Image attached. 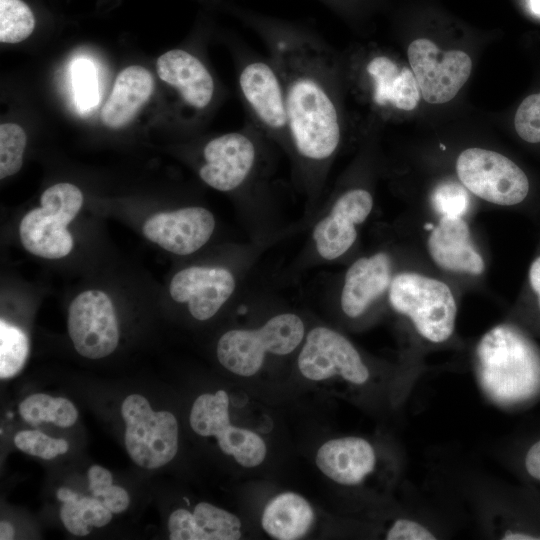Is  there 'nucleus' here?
I'll list each match as a JSON object with an SVG mask.
<instances>
[{"label":"nucleus","mask_w":540,"mask_h":540,"mask_svg":"<svg viewBox=\"0 0 540 540\" xmlns=\"http://www.w3.org/2000/svg\"><path fill=\"white\" fill-rule=\"evenodd\" d=\"M75 217L43 206L32 209L19 225L22 245L30 253L46 259L67 256L73 248V238L66 227Z\"/></svg>","instance_id":"nucleus-19"},{"label":"nucleus","mask_w":540,"mask_h":540,"mask_svg":"<svg viewBox=\"0 0 540 540\" xmlns=\"http://www.w3.org/2000/svg\"><path fill=\"white\" fill-rule=\"evenodd\" d=\"M27 143L26 133L15 123H4L0 126V178L16 174L23 162V154Z\"/></svg>","instance_id":"nucleus-29"},{"label":"nucleus","mask_w":540,"mask_h":540,"mask_svg":"<svg viewBox=\"0 0 540 540\" xmlns=\"http://www.w3.org/2000/svg\"><path fill=\"white\" fill-rule=\"evenodd\" d=\"M19 414L32 426L50 422L67 428L75 424L78 418V411L70 400L43 393L32 394L23 400L19 405Z\"/></svg>","instance_id":"nucleus-25"},{"label":"nucleus","mask_w":540,"mask_h":540,"mask_svg":"<svg viewBox=\"0 0 540 540\" xmlns=\"http://www.w3.org/2000/svg\"><path fill=\"white\" fill-rule=\"evenodd\" d=\"M460 182L475 196L500 206L521 204L530 184L525 172L508 157L483 148H468L456 161Z\"/></svg>","instance_id":"nucleus-6"},{"label":"nucleus","mask_w":540,"mask_h":540,"mask_svg":"<svg viewBox=\"0 0 540 540\" xmlns=\"http://www.w3.org/2000/svg\"><path fill=\"white\" fill-rule=\"evenodd\" d=\"M529 293L533 296L536 306L540 310V254L530 264L527 275Z\"/></svg>","instance_id":"nucleus-37"},{"label":"nucleus","mask_w":540,"mask_h":540,"mask_svg":"<svg viewBox=\"0 0 540 540\" xmlns=\"http://www.w3.org/2000/svg\"><path fill=\"white\" fill-rule=\"evenodd\" d=\"M530 7L535 14L540 15V0H530Z\"/></svg>","instance_id":"nucleus-42"},{"label":"nucleus","mask_w":540,"mask_h":540,"mask_svg":"<svg viewBox=\"0 0 540 540\" xmlns=\"http://www.w3.org/2000/svg\"><path fill=\"white\" fill-rule=\"evenodd\" d=\"M154 90L151 73L142 66L123 69L101 110L103 124L112 129L126 126L149 100Z\"/></svg>","instance_id":"nucleus-23"},{"label":"nucleus","mask_w":540,"mask_h":540,"mask_svg":"<svg viewBox=\"0 0 540 540\" xmlns=\"http://www.w3.org/2000/svg\"><path fill=\"white\" fill-rule=\"evenodd\" d=\"M215 227L213 214L203 207H186L151 216L142 227L144 236L165 250L191 254L211 237Z\"/></svg>","instance_id":"nucleus-13"},{"label":"nucleus","mask_w":540,"mask_h":540,"mask_svg":"<svg viewBox=\"0 0 540 540\" xmlns=\"http://www.w3.org/2000/svg\"><path fill=\"white\" fill-rule=\"evenodd\" d=\"M304 336L300 317L286 313L268 320L254 330H230L217 344V358L229 371L252 376L262 367L266 352L286 355L294 351Z\"/></svg>","instance_id":"nucleus-4"},{"label":"nucleus","mask_w":540,"mask_h":540,"mask_svg":"<svg viewBox=\"0 0 540 540\" xmlns=\"http://www.w3.org/2000/svg\"><path fill=\"white\" fill-rule=\"evenodd\" d=\"M15 446L30 455L53 459L68 451L69 445L62 438H53L37 430H22L14 437Z\"/></svg>","instance_id":"nucleus-31"},{"label":"nucleus","mask_w":540,"mask_h":540,"mask_svg":"<svg viewBox=\"0 0 540 540\" xmlns=\"http://www.w3.org/2000/svg\"><path fill=\"white\" fill-rule=\"evenodd\" d=\"M89 488L93 497L112 485L113 478L109 470L99 465H92L88 470Z\"/></svg>","instance_id":"nucleus-36"},{"label":"nucleus","mask_w":540,"mask_h":540,"mask_svg":"<svg viewBox=\"0 0 540 540\" xmlns=\"http://www.w3.org/2000/svg\"><path fill=\"white\" fill-rule=\"evenodd\" d=\"M502 539L504 540H536V539H540V537H536L528 533L514 532L511 530H508L504 532V534L502 535Z\"/></svg>","instance_id":"nucleus-39"},{"label":"nucleus","mask_w":540,"mask_h":540,"mask_svg":"<svg viewBox=\"0 0 540 540\" xmlns=\"http://www.w3.org/2000/svg\"><path fill=\"white\" fill-rule=\"evenodd\" d=\"M302 375L313 381L339 375L354 384L369 379V370L359 353L343 335L326 327L312 329L298 357Z\"/></svg>","instance_id":"nucleus-11"},{"label":"nucleus","mask_w":540,"mask_h":540,"mask_svg":"<svg viewBox=\"0 0 540 540\" xmlns=\"http://www.w3.org/2000/svg\"><path fill=\"white\" fill-rule=\"evenodd\" d=\"M238 86L251 122L260 132L291 142L284 88L272 60L245 55Z\"/></svg>","instance_id":"nucleus-7"},{"label":"nucleus","mask_w":540,"mask_h":540,"mask_svg":"<svg viewBox=\"0 0 540 540\" xmlns=\"http://www.w3.org/2000/svg\"><path fill=\"white\" fill-rule=\"evenodd\" d=\"M373 198L362 188L344 192L334 203L330 213L314 228L313 238L318 253L327 260L344 254L355 242L356 225L370 214Z\"/></svg>","instance_id":"nucleus-15"},{"label":"nucleus","mask_w":540,"mask_h":540,"mask_svg":"<svg viewBox=\"0 0 540 540\" xmlns=\"http://www.w3.org/2000/svg\"><path fill=\"white\" fill-rule=\"evenodd\" d=\"M279 72L291 143L310 163L333 156L342 136L338 73L333 53L317 38L285 28L261 34Z\"/></svg>","instance_id":"nucleus-1"},{"label":"nucleus","mask_w":540,"mask_h":540,"mask_svg":"<svg viewBox=\"0 0 540 540\" xmlns=\"http://www.w3.org/2000/svg\"><path fill=\"white\" fill-rule=\"evenodd\" d=\"M235 289L230 271L221 267L192 266L177 272L171 280V297L187 302L191 315L197 320L213 317Z\"/></svg>","instance_id":"nucleus-14"},{"label":"nucleus","mask_w":540,"mask_h":540,"mask_svg":"<svg viewBox=\"0 0 540 540\" xmlns=\"http://www.w3.org/2000/svg\"><path fill=\"white\" fill-rule=\"evenodd\" d=\"M95 498L99 499L112 513L125 511L130 503V497L127 491L113 484L102 490Z\"/></svg>","instance_id":"nucleus-35"},{"label":"nucleus","mask_w":540,"mask_h":540,"mask_svg":"<svg viewBox=\"0 0 540 540\" xmlns=\"http://www.w3.org/2000/svg\"><path fill=\"white\" fill-rule=\"evenodd\" d=\"M437 537L421 523L410 519H398L386 533L389 540H433Z\"/></svg>","instance_id":"nucleus-34"},{"label":"nucleus","mask_w":540,"mask_h":540,"mask_svg":"<svg viewBox=\"0 0 540 540\" xmlns=\"http://www.w3.org/2000/svg\"><path fill=\"white\" fill-rule=\"evenodd\" d=\"M514 126L524 141L540 143V92L529 95L521 102L515 114Z\"/></svg>","instance_id":"nucleus-33"},{"label":"nucleus","mask_w":540,"mask_h":540,"mask_svg":"<svg viewBox=\"0 0 540 540\" xmlns=\"http://www.w3.org/2000/svg\"><path fill=\"white\" fill-rule=\"evenodd\" d=\"M428 250L433 261L445 270L470 275L484 271V260L472 243L463 217H441L429 235Z\"/></svg>","instance_id":"nucleus-18"},{"label":"nucleus","mask_w":540,"mask_h":540,"mask_svg":"<svg viewBox=\"0 0 540 540\" xmlns=\"http://www.w3.org/2000/svg\"><path fill=\"white\" fill-rule=\"evenodd\" d=\"M247 123L243 131L225 133L208 141L203 149L204 164L200 178L219 191L241 186L251 174L257 158L254 138L256 126Z\"/></svg>","instance_id":"nucleus-12"},{"label":"nucleus","mask_w":540,"mask_h":540,"mask_svg":"<svg viewBox=\"0 0 540 540\" xmlns=\"http://www.w3.org/2000/svg\"><path fill=\"white\" fill-rule=\"evenodd\" d=\"M67 325L74 348L83 357H106L118 345L115 309L102 291L88 290L76 296L69 306Z\"/></svg>","instance_id":"nucleus-10"},{"label":"nucleus","mask_w":540,"mask_h":540,"mask_svg":"<svg viewBox=\"0 0 540 540\" xmlns=\"http://www.w3.org/2000/svg\"><path fill=\"white\" fill-rule=\"evenodd\" d=\"M57 498L64 503L78 500L79 495L71 489L62 487L57 490Z\"/></svg>","instance_id":"nucleus-40"},{"label":"nucleus","mask_w":540,"mask_h":540,"mask_svg":"<svg viewBox=\"0 0 540 540\" xmlns=\"http://www.w3.org/2000/svg\"><path fill=\"white\" fill-rule=\"evenodd\" d=\"M391 261L386 253L356 260L347 270L341 293V307L350 318H356L389 286Z\"/></svg>","instance_id":"nucleus-21"},{"label":"nucleus","mask_w":540,"mask_h":540,"mask_svg":"<svg viewBox=\"0 0 540 540\" xmlns=\"http://www.w3.org/2000/svg\"><path fill=\"white\" fill-rule=\"evenodd\" d=\"M35 28V17L22 0H0V41L18 43L28 38Z\"/></svg>","instance_id":"nucleus-28"},{"label":"nucleus","mask_w":540,"mask_h":540,"mask_svg":"<svg viewBox=\"0 0 540 540\" xmlns=\"http://www.w3.org/2000/svg\"><path fill=\"white\" fill-rule=\"evenodd\" d=\"M171 540H237L241 521L234 514L210 503L200 502L191 513L174 510L168 520Z\"/></svg>","instance_id":"nucleus-22"},{"label":"nucleus","mask_w":540,"mask_h":540,"mask_svg":"<svg viewBox=\"0 0 540 540\" xmlns=\"http://www.w3.org/2000/svg\"><path fill=\"white\" fill-rule=\"evenodd\" d=\"M525 467L531 477L540 480V440L528 450Z\"/></svg>","instance_id":"nucleus-38"},{"label":"nucleus","mask_w":540,"mask_h":540,"mask_svg":"<svg viewBox=\"0 0 540 540\" xmlns=\"http://www.w3.org/2000/svg\"><path fill=\"white\" fill-rule=\"evenodd\" d=\"M372 103L378 108L413 110L420 100V89L412 69L400 67L393 59L378 54L364 66Z\"/></svg>","instance_id":"nucleus-16"},{"label":"nucleus","mask_w":540,"mask_h":540,"mask_svg":"<svg viewBox=\"0 0 540 540\" xmlns=\"http://www.w3.org/2000/svg\"><path fill=\"white\" fill-rule=\"evenodd\" d=\"M159 78L174 87L190 107L203 110L214 97L213 77L203 62L183 49L162 54L156 63Z\"/></svg>","instance_id":"nucleus-17"},{"label":"nucleus","mask_w":540,"mask_h":540,"mask_svg":"<svg viewBox=\"0 0 540 540\" xmlns=\"http://www.w3.org/2000/svg\"><path fill=\"white\" fill-rule=\"evenodd\" d=\"M372 445L360 437H344L325 442L317 451L318 468L342 485L361 483L375 468Z\"/></svg>","instance_id":"nucleus-20"},{"label":"nucleus","mask_w":540,"mask_h":540,"mask_svg":"<svg viewBox=\"0 0 540 540\" xmlns=\"http://www.w3.org/2000/svg\"><path fill=\"white\" fill-rule=\"evenodd\" d=\"M14 527L8 521L0 522V539L1 540H11L14 539Z\"/></svg>","instance_id":"nucleus-41"},{"label":"nucleus","mask_w":540,"mask_h":540,"mask_svg":"<svg viewBox=\"0 0 540 540\" xmlns=\"http://www.w3.org/2000/svg\"><path fill=\"white\" fill-rule=\"evenodd\" d=\"M190 425L201 436H215L219 448L243 467H255L266 456V445L255 432L231 425L229 398L225 391L200 395L190 412Z\"/></svg>","instance_id":"nucleus-8"},{"label":"nucleus","mask_w":540,"mask_h":540,"mask_svg":"<svg viewBox=\"0 0 540 540\" xmlns=\"http://www.w3.org/2000/svg\"><path fill=\"white\" fill-rule=\"evenodd\" d=\"M124 441L130 458L140 467L156 469L169 463L178 451V423L168 411H153L139 394L127 396L121 407Z\"/></svg>","instance_id":"nucleus-5"},{"label":"nucleus","mask_w":540,"mask_h":540,"mask_svg":"<svg viewBox=\"0 0 540 540\" xmlns=\"http://www.w3.org/2000/svg\"><path fill=\"white\" fill-rule=\"evenodd\" d=\"M60 518L65 528L73 535H88L92 527H103L112 519V512L95 497H82L64 502Z\"/></svg>","instance_id":"nucleus-26"},{"label":"nucleus","mask_w":540,"mask_h":540,"mask_svg":"<svg viewBox=\"0 0 540 540\" xmlns=\"http://www.w3.org/2000/svg\"><path fill=\"white\" fill-rule=\"evenodd\" d=\"M408 59L423 98L432 104L453 99L470 77L471 58L461 50L441 51L419 38L408 47Z\"/></svg>","instance_id":"nucleus-9"},{"label":"nucleus","mask_w":540,"mask_h":540,"mask_svg":"<svg viewBox=\"0 0 540 540\" xmlns=\"http://www.w3.org/2000/svg\"><path fill=\"white\" fill-rule=\"evenodd\" d=\"M476 359L480 385L497 403L525 400L540 387V353L514 326L498 325L485 333Z\"/></svg>","instance_id":"nucleus-2"},{"label":"nucleus","mask_w":540,"mask_h":540,"mask_svg":"<svg viewBox=\"0 0 540 540\" xmlns=\"http://www.w3.org/2000/svg\"><path fill=\"white\" fill-rule=\"evenodd\" d=\"M389 301L426 340L441 343L452 335L457 307L449 286L418 273H401L391 282Z\"/></svg>","instance_id":"nucleus-3"},{"label":"nucleus","mask_w":540,"mask_h":540,"mask_svg":"<svg viewBox=\"0 0 540 540\" xmlns=\"http://www.w3.org/2000/svg\"><path fill=\"white\" fill-rule=\"evenodd\" d=\"M262 527L272 538L295 540L305 536L314 522L310 504L292 492L275 496L266 505L262 515Z\"/></svg>","instance_id":"nucleus-24"},{"label":"nucleus","mask_w":540,"mask_h":540,"mask_svg":"<svg viewBox=\"0 0 540 540\" xmlns=\"http://www.w3.org/2000/svg\"><path fill=\"white\" fill-rule=\"evenodd\" d=\"M29 354L26 334L4 319L0 321V377L16 376L24 367Z\"/></svg>","instance_id":"nucleus-27"},{"label":"nucleus","mask_w":540,"mask_h":540,"mask_svg":"<svg viewBox=\"0 0 540 540\" xmlns=\"http://www.w3.org/2000/svg\"><path fill=\"white\" fill-rule=\"evenodd\" d=\"M432 204L441 217H463L469 208L470 200L467 191L460 184L444 182L433 191Z\"/></svg>","instance_id":"nucleus-32"},{"label":"nucleus","mask_w":540,"mask_h":540,"mask_svg":"<svg viewBox=\"0 0 540 540\" xmlns=\"http://www.w3.org/2000/svg\"><path fill=\"white\" fill-rule=\"evenodd\" d=\"M71 73L75 102L78 109L85 113L99 101L95 67L90 60L81 58L74 61Z\"/></svg>","instance_id":"nucleus-30"}]
</instances>
